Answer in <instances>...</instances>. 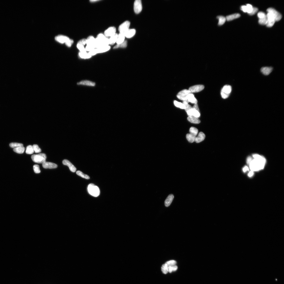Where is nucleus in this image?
Segmentation results:
<instances>
[{
    "mask_svg": "<svg viewBox=\"0 0 284 284\" xmlns=\"http://www.w3.org/2000/svg\"><path fill=\"white\" fill-rule=\"evenodd\" d=\"M252 156L254 159L249 164L251 171H257L263 169L266 162L265 158L258 154L254 155Z\"/></svg>",
    "mask_w": 284,
    "mask_h": 284,
    "instance_id": "f257e3e1",
    "label": "nucleus"
},
{
    "mask_svg": "<svg viewBox=\"0 0 284 284\" xmlns=\"http://www.w3.org/2000/svg\"><path fill=\"white\" fill-rule=\"evenodd\" d=\"M34 162L38 163L43 164L46 161L47 157L46 154L43 153L38 155H33L31 157Z\"/></svg>",
    "mask_w": 284,
    "mask_h": 284,
    "instance_id": "f03ea898",
    "label": "nucleus"
},
{
    "mask_svg": "<svg viewBox=\"0 0 284 284\" xmlns=\"http://www.w3.org/2000/svg\"><path fill=\"white\" fill-rule=\"evenodd\" d=\"M88 190L89 194L93 197H97L100 194V191L98 187L93 184L89 185Z\"/></svg>",
    "mask_w": 284,
    "mask_h": 284,
    "instance_id": "7ed1b4c3",
    "label": "nucleus"
},
{
    "mask_svg": "<svg viewBox=\"0 0 284 284\" xmlns=\"http://www.w3.org/2000/svg\"><path fill=\"white\" fill-rule=\"evenodd\" d=\"M232 88L229 85L224 86L221 90V97L224 99L228 98L232 91Z\"/></svg>",
    "mask_w": 284,
    "mask_h": 284,
    "instance_id": "20e7f679",
    "label": "nucleus"
},
{
    "mask_svg": "<svg viewBox=\"0 0 284 284\" xmlns=\"http://www.w3.org/2000/svg\"><path fill=\"white\" fill-rule=\"evenodd\" d=\"M190 93H191L189 90L185 89L181 91L178 93L177 96V97L181 100L186 101L188 103L189 102L187 100V97Z\"/></svg>",
    "mask_w": 284,
    "mask_h": 284,
    "instance_id": "39448f33",
    "label": "nucleus"
},
{
    "mask_svg": "<svg viewBox=\"0 0 284 284\" xmlns=\"http://www.w3.org/2000/svg\"><path fill=\"white\" fill-rule=\"evenodd\" d=\"M130 23L129 21L124 22L118 28V30L120 33L123 34L124 35L127 31L129 29Z\"/></svg>",
    "mask_w": 284,
    "mask_h": 284,
    "instance_id": "423d86ee",
    "label": "nucleus"
},
{
    "mask_svg": "<svg viewBox=\"0 0 284 284\" xmlns=\"http://www.w3.org/2000/svg\"><path fill=\"white\" fill-rule=\"evenodd\" d=\"M267 12L271 13L274 18L276 21H279L282 18L281 14L274 8H269L267 10Z\"/></svg>",
    "mask_w": 284,
    "mask_h": 284,
    "instance_id": "0eeeda50",
    "label": "nucleus"
},
{
    "mask_svg": "<svg viewBox=\"0 0 284 284\" xmlns=\"http://www.w3.org/2000/svg\"><path fill=\"white\" fill-rule=\"evenodd\" d=\"M266 15L267 21L266 25L268 27H271L273 26L276 21L273 16L271 13H268Z\"/></svg>",
    "mask_w": 284,
    "mask_h": 284,
    "instance_id": "6e6552de",
    "label": "nucleus"
},
{
    "mask_svg": "<svg viewBox=\"0 0 284 284\" xmlns=\"http://www.w3.org/2000/svg\"><path fill=\"white\" fill-rule=\"evenodd\" d=\"M142 9V7L141 0H136L134 2V10L136 14L140 13Z\"/></svg>",
    "mask_w": 284,
    "mask_h": 284,
    "instance_id": "1a4fd4ad",
    "label": "nucleus"
},
{
    "mask_svg": "<svg viewBox=\"0 0 284 284\" xmlns=\"http://www.w3.org/2000/svg\"><path fill=\"white\" fill-rule=\"evenodd\" d=\"M204 88V85H197L190 87L189 90L191 93H196L200 92L203 90Z\"/></svg>",
    "mask_w": 284,
    "mask_h": 284,
    "instance_id": "9d476101",
    "label": "nucleus"
},
{
    "mask_svg": "<svg viewBox=\"0 0 284 284\" xmlns=\"http://www.w3.org/2000/svg\"><path fill=\"white\" fill-rule=\"evenodd\" d=\"M116 29L114 27H111L108 28L104 32V35L107 37H110L116 33Z\"/></svg>",
    "mask_w": 284,
    "mask_h": 284,
    "instance_id": "9b49d317",
    "label": "nucleus"
},
{
    "mask_svg": "<svg viewBox=\"0 0 284 284\" xmlns=\"http://www.w3.org/2000/svg\"><path fill=\"white\" fill-rule=\"evenodd\" d=\"M62 163L64 165L67 166L69 167L71 171L73 172H75L76 171V168L69 161L67 160H64L62 161Z\"/></svg>",
    "mask_w": 284,
    "mask_h": 284,
    "instance_id": "f8f14e48",
    "label": "nucleus"
},
{
    "mask_svg": "<svg viewBox=\"0 0 284 284\" xmlns=\"http://www.w3.org/2000/svg\"><path fill=\"white\" fill-rule=\"evenodd\" d=\"M42 166L45 169H54L58 167V165L56 164L49 162H45L42 164Z\"/></svg>",
    "mask_w": 284,
    "mask_h": 284,
    "instance_id": "ddd939ff",
    "label": "nucleus"
},
{
    "mask_svg": "<svg viewBox=\"0 0 284 284\" xmlns=\"http://www.w3.org/2000/svg\"><path fill=\"white\" fill-rule=\"evenodd\" d=\"M56 40L62 44L66 43L70 39L68 37L63 35H59L55 38Z\"/></svg>",
    "mask_w": 284,
    "mask_h": 284,
    "instance_id": "4468645a",
    "label": "nucleus"
},
{
    "mask_svg": "<svg viewBox=\"0 0 284 284\" xmlns=\"http://www.w3.org/2000/svg\"><path fill=\"white\" fill-rule=\"evenodd\" d=\"M273 70V68L271 67H264L261 68V71L263 74L265 75H268Z\"/></svg>",
    "mask_w": 284,
    "mask_h": 284,
    "instance_id": "2eb2a0df",
    "label": "nucleus"
},
{
    "mask_svg": "<svg viewBox=\"0 0 284 284\" xmlns=\"http://www.w3.org/2000/svg\"><path fill=\"white\" fill-rule=\"evenodd\" d=\"M136 30L135 29H129L124 35L125 37L127 38H130L132 37L135 34Z\"/></svg>",
    "mask_w": 284,
    "mask_h": 284,
    "instance_id": "dca6fc26",
    "label": "nucleus"
},
{
    "mask_svg": "<svg viewBox=\"0 0 284 284\" xmlns=\"http://www.w3.org/2000/svg\"><path fill=\"white\" fill-rule=\"evenodd\" d=\"M174 198V196L173 194H170L168 196L165 201V205L166 207H168L170 206Z\"/></svg>",
    "mask_w": 284,
    "mask_h": 284,
    "instance_id": "f3484780",
    "label": "nucleus"
},
{
    "mask_svg": "<svg viewBox=\"0 0 284 284\" xmlns=\"http://www.w3.org/2000/svg\"><path fill=\"white\" fill-rule=\"evenodd\" d=\"M110 49V46H108L96 49L97 53H103L107 52Z\"/></svg>",
    "mask_w": 284,
    "mask_h": 284,
    "instance_id": "a211bd4d",
    "label": "nucleus"
},
{
    "mask_svg": "<svg viewBox=\"0 0 284 284\" xmlns=\"http://www.w3.org/2000/svg\"><path fill=\"white\" fill-rule=\"evenodd\" d=\"M205 137V135L204 133L201 132L199 133L198 137H196L195 142L197 143H200L204 140Z\"/></svg>",
    "mask_w": 284,
    "mask_h": 284,
    "instance_id": "6ab92c4d",
    "label": "nucleus"
},
{
    "mask_svg": "<svg viewBox=\"0 0 284 284\" xmlns=\"http://www.w3.org/2000/svg\"><path fill=\"white\" fill-rule=\"evenodd\" d=\"M187 100L188 102H190L194 104H197L198 102L197 100L195 97L194 95L191 93H190L188 95L187 97Z\"/></svg>",
    "mask_w": 284,
    "mask_h": 284,
    "instance_id": "aec40b11",
    "label": "nucleus"
},
{
    "mask_svg": "<svg viewBox=\"0 0 284 284\" xmlns=\"http://www.w3.org/2000/svg\"><path fill=\"white\" fill-rule=\"evenodd\" d=\"M240 16V14L238 13H234L227 16L226 18V20L230 21L234 19L239 18Z\"/></svg>",
    "mask_w": 284,
    "mask_h": 284,
    "instance_id": "412c9836",
    "label": "nucleus"
},
{
    "mask_svg": "<svg viewBox=\"0 0 284 284\" xmlns=\"http://www.w3.org/2000/svg\"><path fill=\"white\" fill-rule=\"evenodd\" d=\"M216 18L218 20V25L219 26L223 25L226 21V19L225 17L223 16H217Z\"/></svg>",
    "mask_w": 284,
    "mask_h": 284,
    "instance_id": "4be33fe9",
    "label": "nucleus"
},
{
    "mask_svg": "<svg viewBox=\"0 0 284 284\" xmlns=\"http://www.w3.org/2000/svg\"><path fill=\"white\" fill-rule=\"evenodd\" d=\"M187 119L190 123H193L199 124L200 122L199 119L194 116H188V117L187 118Z\"/></svg>",
    "mask_w": 284,
    "mask_h": 284,
    "instance_id": "5701e85b",
    "label": "nucleus"
},
{
    "mask_svg": "<svg viewBox=\"0 0 284 284\" xmlns=\"http://www.w3.org/2000/svg\"><path fill=\"white\" fill-rule=\"evenodd\" d=\"M95 41V39L92 36H90L86 39V44L87 45H94Z\"/></svg>",
    "mask_w": 284,
    "mask_h": 284,
    "instance_id": "b1692460",
    "label": "nucleus"
},
{
    "mask_svg": "<svg viewBox=\"0 0 284 284\" xmlns=\"http://www.w3.org/2000/svg\"><path fill=\"white\" fill-rule=\"evenodd\" d=\"M118 35L117 33H115V34L110 37L109 39L110 45H113L115 44L117 42Z\"/></svg>",
    "mask_w": 284,
    "mask_h": 284,
    "instance_id": "393cba45",
    "label": "nucleus"
},
{
    "mask_svg": "<svg viewBox=\"0 0 284 284\" xmlns=\"http://www.w3.org/2000/svg\"><path fill=\"white\" fill-rule=\"evenodd\" d=\"M78 85H87V86H94L95 84L91 81H83L78 82L77 84Z\"/></svg>",
    "mask_w": 284,
    "mask_h": 284,
    "instance_id": "a878e982",
    "label": "nucleus"
},
{
    "mask_svg": "<svg viewBox=\"0 0 284 284\" xmlns=\"http://www.w3.org/2000/svg\"><path fill=\"white\" fill-rule=\"evenodd\" d=\"M125 37L124 35L120 33L118 35V38L116 43L117 44H121L124 41Z\"/></svg>",
    "mask_w": 284,
    "mask_h": 284,
    "instance_id": "bb28decb",
    "label": "nucleus"
},
{
    "mask_svg": "<svg viewBox=\"0 0 284 284\" xmlns=\"http://www.w3.org/2000/svg\"><path fill=\"white\" fill-rule=\"evenodd\" d=\"M195 136H194L190 133L186 135V137L187 140L190 143H192L195 142L196 138Z\"/></svg>",
    "mask_w": 284,
    "mask_h": 284,
    "instance_id": "cd10ccee",
    "label": "nucleus"
},
{
    "mask_svg": "<svg viewBox=\"0 0 284 284\" xmlns=\"http://www.w3.org/2000/svg\"><path fill=\"white\" fill-rule=\"evenodd\" d=\"M25 149V148L23 146L14 148L13 151L16 153H19V154H22L24 153Z\"/></svg>",
    "mask_w": 284,
    "mask_h": 284,
    "instance_id": "c85d7f7f",
    "label": "nucleus"
},
{
    "mask_svg": "<svg viewBox=\"0 0 284 284\" xmlns=\"http://www.w3.org/2000/svg\"><path fill=\"white\" fill-rule=\"evenodd\" d=\"M127 40H125L124 41L123 43H122L119 44H117L116 45V46L113 47V49H116L119 48H126L127 47Z\"/></svg>",
    "mask_w": 284,
    "mask_h": 284,
    "instance_id": "c756f323",
    "label": "nucleus"
},
{
    "mask_svg": "<svg viewBox=\"0 0 284 284\" xmlns=\"http://www.w3.org/2000/svg\"><path fill=\"white\" fill-rule=\"evenodd\" d=\"M79 55L80 57L82 58L88 59L91 58L92 57L89 54L86 53H81L80 52L79 53Z\"/></svg>",
    "mask_w": 284,
    "mask_h": 284,
    "instance_id": "7c9ffc66",
    "label": "nucleus"
},
{
    "mask_svg": "<svg viewBox=\"0 0 284 284\" xmlns=\"http://www.w3.org/2000/svg\"><path fill=\"white\" fill-rule=\"evenodd\" d=\"M192 116H194L196 118H198L200 116V110L193 109L192 108Z\"/></svg>",
    "mask_w": 284,
    "mask_h": 284,
    "instance_id": "2f4dec72",
    "label": "nucleus"
},
{
    "mask_svg": "<svg viewBox=\"0 0 284 284\" xmlns=\"http://www.w3.org/2000/svg\"><path fill=\"white\" fill-rule=\"evenodd\" d=\"M34 152V150L32 146L29 145L27 146L26 148V153L28 154H32Z\"/></svg>",
    "mask_w": 284,
    "mask_h": 284,
    "instance_id": "473e14b6",
    "label": "nucleus"
},
{
    "mask_svg": "<svg viewBox=\"0 0 284 284\" xmlns=\"http://www.w3.org/2000/svg\"><path fill=\"white\" fill-rule=\"evenodd\" d=\"M189 132L190 134L196 136L198 134V130L195 127H192L190 128Z\"/></svg>",
    "mask_w": 284,
    "mask_h": 284,
    "instance_id": "72a5a7b5",
    "label": "nucleus"
},
{
    "mask_svg": "<svg viewBox=\"0 0 284 284\" xmlns=\"http://www.w3.org/2000/svg\"><path fill=\"white\" fill-rule=\"evenodd\" d=\"M174 104L175 106L180 108V109H184L185 108V106L183 103L175 101H174Z\"/></svg>",
    "mask_w": 284,
    "mask_h": 284,
    "instance_id": "f704fd0d",
    "label": "nucleus"
},
{
    "mask_svg": "<svg viewBox=\"0 0 284 284\" xmlns=\"http://www.w3.org/2000/svg\"><path fill=\"white\" fill-rule=\"evenodd\" d=\"M76 174L88 180L90 178V177L89 175L84 174L82 172L79 171V170L76 172Z\"/></svg>",
    "mask_w": 284,
    "mask_h": 284,
    "instance_id": "c9c22d12",
    "label": "nucleus"
},
{
    "mask_svg": "<svg viewBox=\"0 0 284 284\" xmlns=\"http://www.w3.org/2000/svg\"><path fill=\"white\" fill-rule=\"evenodd\" d=\"M9 146L11 148H15L23 146V144L21 143H12L10 144Z\"/></svg>",
    "mask_w": 284,
    "mask_h": 284,
    "instance_id": "e433bc0d",
    "label": "nucleus"
},
{
    "mask_svg": "<svg viewBox=\"0 0 284 284\" xmlns=\"http://www.w3.org/2000/svg\"><path fill=\"white\" fill-rule=\"evenodd\" d=\"M161 270L163 273L165 274H166L168 272V266L166 264L163 265L161 267Z\"/></svg>",
    "mask_w": 284,
    "mask_h": 284,
    "instance_id": "4c0bfd02",
    "label": "nucleus"
},
{
    "mask_svg": "<svg viewBox=\"0 0 284 284\" xmlns=\"http://www.w3.org/2000/svg\"><path fill=\"white\" fill-rule=\"evenodd\" d=\"M77 47L79 50L80 51V52L81 53L87 52L84 46L83 45L77 44Z\"/></svg>",
    "mask_w": 284,
    "mask_h": 284,
    "instance_id": "58836bf2",
    "label": "nucleus"
},
{
    "mask_svg": "<svg viewBox=\"0 0 284 284\" xmlns=\"http://www.w3.org/2000/svg\"><path fill=\"white\" fill-rule=\"evenodd\" d=\"M267 21V19L266 16L264 18L259 19V23L261 25H266Z\"/></svg>",
    "mask_w": 284,
    "mask_h": 284,
    "instance_id": "ea45409f",
    "label": "nucleus"
},
{
    "mask_svg": "<svg viewBox=\"0 0 284 284\" xmlns=\"http://www.w3.org/2000/svg\"><path fill=\"white\" fill-rule=\"evenodd\" d=\"M32 146L34 151H35V153H38L41 152V149L39 148L38 145L34 144Z\"/></svg>",
    "mask_w": 284,
    "mask_h": 284,
    "instance_id": "a19ab883",
    "label": "nucleus"
},
{
    "mask_svg": "<svg viewBox=\"0 0 284 284\" xmlns=\"http://www.w3.org/2000/svg\"><path fill=\"white\" fill-rule=\"evenodd\" d=\"M178 267L176 265L173 266H169L168 267V271L169 273H171L173 271H175L177 270Z\"/></svg>",
    "mask_w": 284,
    "mask_h": 284,
    "instance_id": "79ce46f5",
    "label": "nucleus"
},
{
    "mask_svg": "<svg viewBox=\"0 0 284 284\" xmlns=\"http://www.w3.org/2000/svg\"><path fill=\"white\" fill-rule=\"evenodd\" d=\"M33 169L34 172L36 174H38L40 173L41 170L40 169L38 165L35 164L33 166Z\"/></svg>",
    "mask_w": 284,
    "mask_h": 284,
    "instance_id": "37998d69",
    "label": "nucleus"
},
{
    "mask_svg": "<svg viewBox=\"0 0 284 284\" xmlns=\"http://www.w3.org/2000/svg\"><path fill=\"white\" fill-rule=\"evenodd\" d=\"M166 264L168 266H173L177 264V262L175 260H170L167 262Z\"/></svg>",
    "mask_w": 284,
    "mask_h": 284,
    "instance_id": "c03bdc74",
    "label": "nucleus"
},
{
    "mask_svg": "<svg viewBox=\"0 0 284 284\" xmlns=\"http://www.w3.org/2000/svg\"><path fill=\"white\" fill-rule=\"evenodd\" d=\"M95 49L94 45H87L86 48H85L86 51L88 52H90Z\"/></svg>",
    "mask_w": 284,
    "mask_h": 284,
    "instance_id": "a18cd8bd",
    "label": "nucleus"
},
{
    "mask_svg": "<svg viewBox=\"0 0 284 284\" xmlns=\"http://www.w3.org/2000/svg\"><path fill=\"white\" fill-rule=\"evenodd\" d=\"M246 6L247 7V13L249 14L252 12L253 7L252 5L250 4H247Z\"/></svg>",
    "mask_w": 284,
    "mask_h": 284,
    "instance_id": "49530a36",
    "label": "nucleus"
},
{
    "mask_svg": "<svg viewBox=\"0 0 284 284\" xmlns=\"http://www.w3.org/2000/svg\"><path fill=\"white\" fill-rule=\"evenodd\" d=\"M257 16L259 19H262L266 16V15L264 13L262 12H260L257 14Z\"/></svg>",
    "mask_w": 284,
    "mask_h": 284,
    "instance_id": "de8ad7c7",
    "label": "nucleus"
},
{
    "mask_svg": "<svg viewBox=\"0 0 284 284\" xmlns=\"http://www.w3.org/2000/svg\"><path fill=\"white\" fill-rule=\"evenodd\" d=\"M73 42V41L72 40L70 39L66 42L65 43L67 46L69 47H70L71 46Z\"/></svg>",
    "mask_w": 284,
    "mask_h": 284,
    "instance_id": "09e8293b",
    "label": "nucleus"
},
{
    "mask_svg": "<svg viewBox=\"0 0 284 284\" xmlns=\"http://www.w3.org/2000/svg\"><path fill=\"white\" fill-rule=\"evenodd\" d=\"M78 44L83 45L84 46L86 44V39H83L81 40L78 42Z\"/></svg>",
    "mask_w": 284,
    "mask_h": 284,
    "instance_id": "8fccbe9b",
    "label": "nucleus"
},
{
    "mask_svg": "<svg viewBox=\"0 0 284 284\" xmlns=\"http://www.w3.org/2000/svg\"><path fill=\"white\" fill-rule=\"evenodd\" d=\"M258 11V8L256 7H253V9L251 13L249 15H253L254 14L257 13Z\"/></svg>",
    "mask_w": 284,
    "mask_h": 284,
    "instance_id": "3c124183",
    "label": "nucleus"
},
{
    "mask_svg": "<svg viewBox=\"0 0 284 284\" xmlns=\"http://www.w3.org/2000/svg\"><path fill=\"white\" fill-rule=\"evenodd\" d=\"M89 54L91 56H94L97 53L96 52V49L90 51L89 53Z\"/></svg>",
    "mask_w": 284,
    "mask_h": 284,
    "instance_id": "603ef678",
    "label": "nucleus"
},
{
    "mask_svg": "<svg viewBox=\"0 0 284 284\" xmlns=\"http://www.w3.org/2000/svg\"><path fill=\"white\" fill-rule=\"evenodd\" d=\"M241 9L244 12L247 13V7L246 6H242L241 7Z\"/></svg>",
    "mask_w": 284,
    "mask_h": 284,
    "instance_id": "864d4df0",
    "label": "nucleus"
},
{
    "mask_svg": "<svg viewBox=\"0 0 284 284\" xmlns=\"http://www.w3.org/2000/svg\"><path fill=\"white\" fill-rule=\"evenodd\" d=\"M252 158L250 157H249L247 160V163L249 164L252 160Z\"/></svg>",
    "mask_w": 284,
    "mask_h": 284,
    "instance_id": "5fc2aeb1",
    "label": "nucleus"
},
{
    "mask_svg": "<svg viewBox=\"0 0 284 284\" xmlns=\"http://www.w3.org/2000/svg\"><path fill=\"white\" fill-rule=\"evenodd\" d=\"M249 169L248 167L247 166H245L243 169V171L244 172H245L247 171H248Z\"/></svg>",
    "mask_w": 284,
    "mask_h": 284,
    "instance_id": "6e6d98bb",
    "label": "nucleus"
},
{
    "mask_svg": "<svg viewBox=\"0 0 284 284\" xmlns=\"http://www.w3.org/2000/svg\"><path fill=\"white\" fill-rule=\"evenodd\" d=\"M253 175L254 172L252 171H251L248 174V175L250 177H252Z\"/></svg>",
    "mask_w": 284,
    "mask_h": 284,
    "instance_id": "4d7b16f0",
    "label": "nucleus"
},
{
    "mask_svg": "<svg viewBox=\"0 0 284 284\" xmlns=\"http://www.w3.org/2000/svg\"><path fill=\"white\" fill-rule=\"evenodd\" d=\"M99 1V0H90V2H96V1Z\"/></svg>",
    "mask_w": 284,
    "mask_h": 284,
    "instance_id": "13d9d810",
    "label": "nucleus"
}]
</instances>
